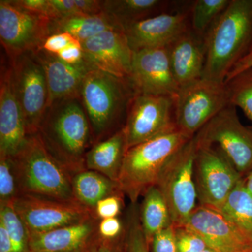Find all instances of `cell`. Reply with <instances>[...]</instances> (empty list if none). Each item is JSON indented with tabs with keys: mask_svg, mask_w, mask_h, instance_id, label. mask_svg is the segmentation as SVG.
I'll return each mask as SVG.
<instances>
[{
	"mask_svg": "<svg viewBox=\"0 0 252 252\" xmlns=\"http://www.w3.org/2000/svg\"><path fill=\"white\" fill-rule=\"evenodd\" d=\"M37 134L48 152L71 175L86 170V155L94 141L79 96L59 99L48 106Z\"/></svg>",
	"mask_w": 252,
	"mask_h": 252,
	"instance_id": "obj_1",
	"label": "cell"
},
{
	"mask_svg": "<svg viewBox=\"0 0 252 252\" xmlns=\"http://www.w3.org/2000/svg\"><path fill=\"white\" fill-rule=\"evenodd\" d=\"M203 79L225 83L230 71L252 49V0H230L204 36Z\"/></svg>",
	"mask_w": 252,
	"mask_h": 252,
	"instance_id": "obj_2",
	"label": "cell"
},
{
	"mask_svg": "<svg viewBox=\"0 0 252 252\" xmlns=\"http://www.w3.org/2000/svg\"><path fill=\"white\" fill-rule=\"evenodd\" d=\"M135 94L128 79L97 69L86 74L79 97L90 123L94 144L124 127Z\"/></svg>",
	"mask_w": 252,
	"mask_h": 252,
	"instance_id": "obj_3",
	"label": "cell"
},
{
	"mask_svg": "<svg viewBox=\"0 0 252 252\" xmlns=\"http://www.w3.org/2000/svg\"><path fill=\"white\" fill-rule=\"evenodd\" d=\"M192 138L177 130L127 149L118 184L131 203L157 186L167 162Z\"/></svg>",
	"mask_w": 252,
	"mask_h": 252,
	"instance_id": "obj_4",
	"label": "cell"
},
{
	"mask_svg": "<svg viewBox=\"0 0 252 252\" xmlns=\"http://www.w3.org/2000/svg\"><path fill=\"white\" fill-rule=\"evenodd\" d=\"M14 159L20 194L75 201L72 175L51 154L37 133L30 135Z\"/></svg>",
	"mask_w": 252,
	"mask_h": 252,
	"instance_id": "obj_5",
	"label": "cell"
},
{
	"mask_svg": "<svg viewBox=\"0 0 252 252\" xmlns=\"http://www.w3.org/2000/svg\"><path fill=\"white\" fill-rule=\"evenodd\" d=\"M196 151L194 136L169 160L157 182L175 227L185 226L196 207L198 199L193 177Z\"/></svg>",
	"mask_w": 252,
	"mask_h": 252,
	"instance_id": "obj_6",
	"label": "cell"
},
{
	"mask_svg": "<svg viewBox=\"0 0 252 252\" xmlns=\"http://www.w3.org/2000/svg\"><path fill=\"white\" fill-rule=\"evenodd\" d=\"M228 104L229 98L225 83L200 78L182 86L175 97L177 130L193 137Z\"/></svg>",
	"mask_w": 252,
	"mask_h": 252,
	"instance_id": "obj_7",
	"label": "cell"
},
{
	"mask_svg": "<svg viewBox=\"0 0 252 252\" xmlns=\"http://www.w3.org/2000/svg\"><path fill=\"white\" fill-rule=\"evenodd\" d=\"M193 177L200 205L217 210L243 178L220 147L198 144Z\"/></svg>",
	"mask_w": 252,
	"mask_h": 252,
	"instance_id": "obj_8",
	"label": "cell"
},
{
	"mask_svg": "<svg viewBox=\"0 0 252 252\" xmlns=\"http://www.w3.org/2000/svg\"><path fill=\"white\" fill-rule=\"evenodd\" d=\"M198 145H216L242 175L252 170V130L240 122L236 107L228 104L195 135Z\"/></svg>",
	"mask_w": 252,
	"mask_h": 252,
	"instance_id": "obj_9",
	"label": "cell"
},
{
	"mask_svg": "<svg viewBox=\"0 0 252 252\" xmlns=\"http://www.w3.org/2000/svg\"><path fill=\"white\" fill-rule=\"evenodd\" d=\"M123 128L127 149L175 132V97L135 94Z\"/></svg>",
	"mask_w": 252,
	"mask_h": 252,
	"instance_id": "obj_10",
	"label": "cell"
},
{
	"mask_svg": "<svg viewBox=\"0 0 252 252\" xmlns=\"http://www.w3.org/2000/svg\"><path fill=\"white\" fill-rule=\"evenodd\" d=\"M51 20L23 9L14 0L0 1V41L10 62L41 49L50 36Z\"/></svg>",
	"mask_w": 252,
	"mask_h": 252,
	"instance_id": "obj_11",
	"label": "cell"
},
{
	"mask_svg": "<svg viewBox=\"0 0 252 252\" xmlns=\"http://www.w3.org/2000/svg\"><path fill=\"white\" fill-rule=\"evenodd\" d=\"M11 63L13 83L28 135H35L49 104V89L42 66L32 52Z\"/></svg>",
	"mask_w": 252,
	"mask_h": 252,
	"instance_id": "obj_12",
	"label": "cell"
},
{
	"mask_svg": "<svg viewBox=\"0 0 252 252\" xmlns=\"http://www.w3.org/2000/svg\"><path fill=\"white\" fill-rule=\"evenodd\" d=\"M13 205L30 234L75 224L94 217L90 210L77 202L62 201L32 194H20Z\"/></svg>",
	"mask_w": 252,
	"mask_h": 252,
	"instance_id": "obj_13",
	"label": "cell"
},
{
	"mask_svg": "<svg viewBox=\"0 0 252 252\" xmlns=\"http://www.w3.org/2000/svg\"><path fill=\"white\" fill-rule=\"evenodd\" d=\"M128 79L135 94L175 97L180 90L172 74L167 46L133 52Z\"/></svg>",
	"mask_w": 252,
	"mask_h": 252,
	"instance_id": "obj_14",
	"label": "cell"
},
{
	"mask_svg": "<svg viewBox=\"0 0 252 252\" xmlns=\"http://www.w3.org/2000/svg\"><path fill=\"white\" fill-rule=\"evenodd\" d=\"M190 4L186 3L175 11L157 15L124 28L132 51L166 47L190 29Z\"/></svg>",
	"mask_w": 252,
	"mask_h": 252,
	"instance_id": "obj_15",
	"label": "cell"
},
{
	"mask_svg": "<svg viewBox=\"0 0 252 252\" xmlns=\"http://www.w3.org/2000/svg\"><path fill=\"white\" fill-rule=\"evenodd\" d=\"M84 60L93 69L128 79L133 51L123 29L108 30L82 43Z\"/></svg>",
	"mask_w": 252,
	"mask_h": 252,
	"instance_id": "obj_16",
	"label": "cell"
},
{
	"mask_svg": "<svg viewBox=\"0 0 252 252\" xmlns=\"http://www.w3.org/2000/svg\"><path fill=\"white\" fill-rule=\"evenodd\" d=\"M28 137L10 64L9 67L1 68L0 79V156L15 157Z\"/></svg>",
	"mask_w": 252,
	"mask_h": 252,
	"instance_id": "obj_17",
	"label": "cell"
},
{
	"mask_svg": "<svg viewBox=\"0 0 252 252\" xmlns=\"http://www.w3.org/2000/svg\"><path fill=\"white\" fill-rule=\"evenodd\" d=\"M187 226L217 252H234L251 246L218 210L199 205L190 214Z\"/></svg>",
	"mask_w": 252,
	"mask_h": 252,
	"instance_id": "obj_18",
	"label": "cell"
},
{
	"mask_svg": "<svg viewBox=\"0 0 252 252\" xmlns=\"http://www.w3.org/2000/svg\"><path fill=\"white\" fill-rule=\"evenodd\" d=\"M94 217L75 224L30 234L32 252H91L99 240Z\"/></svg>",
	"mask_w": 252,
	"mask_h": 252,
	"instance_id": "obj_19",
	"label": "cell"
},
{
	"mask_svg": "<svg viewBox=\"0 0 252 252\" xmlns=\"http://www.w3.org/2000/svg\"><path fill=\"white\" fill-rule=\"evenodd\" d=\"M34 54L45 73L49 94L48 106L59 99L79 96L84 78L94 69L84 60L77 64H69L57 55L42 49Z\"/></svg>",
	"mask_w": 252,
	"mask_h": 252,
	"instance_id": "obj_20",
	"label": "cell"
},
{
	"mask_svg": "<svg viewBox=\"0 0 252 252\" xmlns=\"http://www.w3.org/2000/svg\"><path fill=\"white\" fill-rule=\"evenodd\" d=\"M172 74L180 88L203 77L205 63L204 38L191 28L167 46Z\"/></svg>",
	"mask_w": 252,
	"mask_h": 252,
	"instance_id": "obj_21",
	"label": "cell"
},
{
	"mask_svg": "<svg viewBox=\"0 0 252 252\" xmlns=\"http://www.w3.org/2000/svg\"><path fill=\"white\" fill-rule=\"evenodd\" d=\"M127 150L122 127L107 138L94 144L86 155V169L99 172L118 183Z\"/></svg>",
	"mask_w": 252,
	"mask_h": 252,
	"instance_id": "obj_22",
	"label": "cell"
},
{
	"mask_svg": "<svg viewBox=\"0 0 252 252\" xmlns=\"http://www.w3.org/2000/svg\"><path fill=\"white\" fill-rule=\"evenodd\" d=\"M185 1L168 0H102V11L123 29L147 18L180 9Z\"/></svg>",
	"mask_w": 252,
	"mask_h": 252,
	"instance_id": "obj_23",
	"label": "cell"
},
{
	"mask_svg": "<svg viewBox=\"0 0 252 252\" xmlns=\"http://www.w3.org/2000/svg\"><path fill=\"white\" fill-rule=\"evenodd\" d=\"M72 187L75 201L92 213L99 200L122 192L117 182L99 172L87 169L72 176Z\"/></svg>",
	"mask_w": 252,
	"mask_h": 252,
	"instance_id": "obj_24",
	"label": "cell"
},
{
	"mask_svg": "<svg viewBox=\"0 0 252 252\" xmlns=\"http://www.w3.org/2000/svg\"><path fill=\"white\" fill-rule=\"evenodd\" d=\"M112 29L123 28L112 16L102 11L98 14L76 15L51 21L50 35L56 33L67 32L82 44L94 36Z\"/></svg>",
	"mask_w": 252,
	"mask_h": 252,
	"instance_id": "obj_25",
	"label": "cell"
},
{
	"mask_svg": "<svg viewBox=\"0 0 252 252\" xmlns=\"http://www.w3.org/2000/svg\"><path fill=\"white\" fill-rule=\"evenodd\" d=\"M219 212L240 234L252 244V195L241 179Z\"/></svg>",
	"mask_w": 252,
	"mask_h": 252,
	"instance_id": "obj_26",
	"label": "cell"
},
{
	"mask_svg": "<svg viewBox=\"0 0 252 252\" xmlns=\"http://www.w3.org/2000/svg\"><path fill=\"white\" fill-rule=\"evenodd\" d=\"M140 219L149 245L159 232L173 225L166 202L157 186L151 187L144 193L140 207Z\"/></svg>",
	"mask_w": 252,
	"mask_h": 252,
	"instance_id": "obj_27",
	"label": "cell"
},
{
	"mask_svg": "<svg viewBox=\"0 0 252 252\" xmlns=\"http://www.w3.org/2000/svg\"><path fill=\"white\" fill-rule=\"evenodd\" d=\"M230 0H195L190 6L192 31L204 38L220 15L229 5Z\"/></svg>",
	"mask_w": 252,
	"mask_h": 252,
	"instance_id": "obj_28",
	"label": "cell"
},
{
	"mask_svg": "<svg viewBox=\"0 0 252 252\" xmlns=\"http://www.w3.org/2000/svg\"><path fill=\"white\" fill-rule=\"evenodd\" d=\"M0 223L6 228L15 252H32L29 230L13 203H0Z\"/></svg>",
	"mask_w": 252,
	"mask_h": 252,
	"instance_id": "obj_29",
	"label": "cell"
},
{
	"mask_svg": "<svg viewBox=\"0 0 252 252\" xmlns=\"http://www.w3.org/2000/svg\"><path fill=\"white\" fill-rule=\"evenodd\" d=\"M229 102L240 107L252 122V67L225 81Z\"/></svg>",
	"mask_w": 252,
	"mask_h": 252,
	"instance_id": "obj_30",
	"label": "cell"
},
{
	"mask_svg": "<svg viewBox=\"0 0 252 252\" xmlns=\"http://www.w3.org/2000/svg\"><path fill=\"white\" fill-rule=\"evenodd\" d=\"M126 224V247L127 252H149L150 245L144 236L140 219V210L132 204Z\"/></svg>",
	"mask_w": 252,
	"mask_h": 252,
	"instance_id": "obj_31",
	"label": "cell"
},
{
	"mask_svg": "<svg viewBox=\"0 0 252 252\" xmlns=\"http://www.w3.org/2000/svg\"><path fill=\"white\" fill-rule=\"evenodd\" d=\"M19 195L14 159L0 156V203H13Z\"/></svg>",
	"mask_w": 252,
	"mask_h": 252,
	"instance_id": "obj_32",
	"label": "cell"
},
{
	"mask_svg": "<svg viewBox=\"0 0 252 252\" xmlns=\"http://www.w3.org/2000/svg\"><path fill=\"white\" fill-rule=\"evenodd\" d=\"M61 17L102 12V0H51Z\"/></svg>",
	"mask_w": 252,
	"mask_h": 252,
	"instance_id": "obj_33",
	"label": "cell"
},
{
	"mask_svg": "<svg viewBox=\"0 0 252 252\" xmlns=\"http://www.w3.org/2000/svg\"><path fill=\"white\" fill-rule=\"evenodd\" d=\"M174 227L177 252H203L208 248L203 239L187 226Z\"/></svg>",
	"mask_w": 252,
	"mask_h": 252,
	"instance_id": "obj_34",
	"label": "cell"
},
{
	"mask_svg": "<svg viewBox=\"0 0 252 252\" xmlns=\"http://www.w3.org/2000/svg\"><path fill=\"white\" fill-rule=\"evenodd\" d=\"M124 195L123 192H119L99 200L93 211L94 218L101 220L119 217L124 205Z\"/></svg>",
	"mask_w": 252,
	"mask_h": 252,
	"instance_id": "obj_35",
	"label": "cell"
},
{
	"mask_svg": "<svg viewBox=\"0 0 252 252\" xmlns=\"http://www.w3.org/2000/svg\"><path fill=\"white\" fill-rule=\"evenodd\" d=\"M14 1L23 9L49 18L51 21L61 18L51 0H14Z\"/></svg>",
	"mask_w": 252,
	"mask_h": 252,
	"instance_id": "obj_36",
	"label": "cell"
},
{
	"mask_svg": "<svg viewBox=\"0 0 252 252\" xmlns=\"http://www.w3.org/2000/svg\"><path fill=\"white\" fill-rule=\"evenodd\" d=\"M98 234L102 240H119L126 235V224L119 217L99 220Z\"/></svg>",
	"mask_w": 252,
	"mask_h": 252,
	"instance_id": "obj_37",
	"label": "cell"
},
{
	"mask_svg": "<svg viewBox=\"0 0 252 252\" xmlns=\"http://www.w3.org/2000/svg\"><path fill=\"white\" fill-rule=\"evenodd\" d=\"M72 44H81V43L69 33H56L51 34L46 39L41 49L49 54L58 55L63 49Z\"/></svg>",
	"mask_w": 252,
	"mask_h": 252,
	"instance_id": "obj_38",
	"label": "cell"
},
{
	"mask_svg": "<svg viewBox=\"0 0 252 252\" xmlns=\"http://www.w3.org/2000/svg\"><path fill=\"white\" fill-rule=\"evenodd\" d=\"M150 247L152 252H177L174 225L159 232L152 240Z\"/></svg>",
	"mask_w": 252,
	"mask_h": 252,
	"instance_id": "obj_39",
	"label": "cell"
},
{
	"mask_svg": "<svg viewBox=\"0 0 252 252\" xmlns=\"http://www.w3.org/2000/svg\"><path fill=\"white\" fill-rule=\"evenodd\" d=\"M60 59L69 64H77L84 61L82 44H72L57 55Z\"/></svg>",
	"mask_w": 252,
	"mask_h": 252,
	"instance_id": "obj_40",
	"label": "cell"
},
{
	"mask_svg": "<svg viewBox=\"0 0 252 252\" xmlns=\"http://www.w3.org/2000/svg\"><path fill=\"white\" fill-rule=\"evenodd\" d=\"M124 250H126V235L119 240L114 241L99 238L91 252H123Z\"/></svg>",
	"mask_w": 252,
	"mask_h": 252,
	"instance_id": "obj_41",
	"label": "cell"
},
{
	"mask_svg": "<svg viewBox=\"0 0 252 252\" xmlns=\"http://www.w3.org/2000/svg\"><path fill=\"white\" fill-rule=\"evenodd\" d=\"M252 67V49L250 53L244 59H242L240 62L235 64L234 67L233 68L228 77L225 79V81L228 80L230 78L235 77V75L239 74V73L243 72L245 69Z\"/></svg>",
	"mask_w": 252,
	"mask_h": 252,
	"instance_id": "obj_42",
	"label": "cell"
},
{
	"mask_svg": "<svg viewBox=\"0 0 252 252\" xmlns=\"http://www.w3.org/2000/svg\"><path fill=\"white\" fill-rule=\"evenodd\" d=\"M0 252H15L9 235L1 223H0Z\"/></svg>",
	"mask_w": 252,
	"mask_h": 252,
	"instance_id": "obj_43",
	"label": "cell"
},
{
	"mask_svg": "<svg viewBox=\"0 0 252 252\" xmlns=\"http://www.w3.org/2000/svg\"><path fill=\"white\" fill-rule=\"evenodd\" d=\"M244 180H245V187L252 195V170L248 174L246 178H244Z\"/></svg>",
	"mask_w": 252,
	"mask_h": 252,
	"instance_id": "obj_44",
	"label": "cell"
},
{
	"mask_svg": "<svg viewBox=\"0 0 252 252\" xmlns=\"http://www.w3.org/2000/svg\"><path fill=\"white\" fill-rule=\"evenodd\" d=\"M234 252H252V245H251V246L247 247V248L241 249V250H238V251Z\"/></svg>",
	"mask_w": 252,
	"mask_h": 252,
	"instance_id": "obj_45",
	"label": "cell"
},
{
	"mask_svg": "<svg viewBox=\"0 0 252 252\" xmlns=\"http://www.w3.org/2000/svg\"><path fill=\"white\" fill-rule=\"evenodd\" d=\"M203 252H215V250H212L211 248H207V249H205V250Z\"/></svg>",
	"mask_w": 252,
	"mask_h": 252,
	"instance_id": "obj_46",
	"label": "cell"
}]
</instances>
